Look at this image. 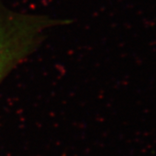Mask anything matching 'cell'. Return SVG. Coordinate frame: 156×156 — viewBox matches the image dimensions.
I'll return each instance as SVG.
<instances>
[{
  "label": "cell",
  "instance_id": "1",
  "mask_svg": "<svg viewBox=\"0 0 156 156\" xmlns=\"http://www.w3.org/2000/svg\"><path fill=\"white\" fill-rule=\"evenodd\" d=\"M31 28L23 21L0 19V82L27 54L32 44Z\"/></svg>",
  "mask_w": 156,
  "mask_h": 156
}]
</instances>
